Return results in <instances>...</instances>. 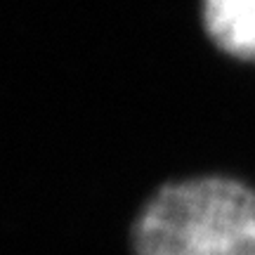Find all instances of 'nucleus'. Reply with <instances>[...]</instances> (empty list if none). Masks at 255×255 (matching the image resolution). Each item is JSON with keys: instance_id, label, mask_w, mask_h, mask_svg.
Instances as JSON below:
<instances>
[{"instance_id": "2", "label": "nucleus", "mask_w": 255, "mask_h": 255, "mask_svg": "<svg viewBox=\"0 0 255 255\" xmlns=\"http://www.w3.org/2000/svg\"><path fill=\"white\" fill-rule=\"evenodd\" d=\"M213 43L239 59H255V0H203Z\"/></svg>"}, {"instance_id": "1", "label": "nucleus", "mask_w": 255, "mask_h": 255, "mask_svg": "<svg viewBox=\"0 0 255 255\" xmlns=\"http://www.w3.org/2000/svg\"><path fill=\"white\" fill-rule=\"evenodd\" d=\"M137 255H255V191L225 177L165 184L132 227Z\"/></svg>"}]
</instances>
